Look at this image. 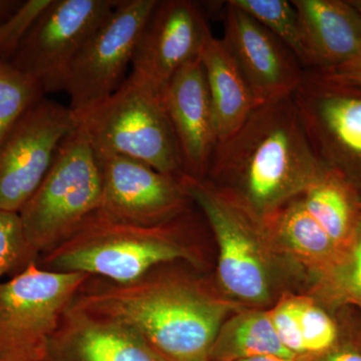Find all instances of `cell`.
Returning a JSON list of instances; mask_svg holds the SVG:
<instances>
[{"label":"cell","mask_w":361,"mask_h":361,"mask_svg":"<svg viewBox=\"0 0 361 361\" xmlns=\"http://www.w3.org/2000/svg\"><path fill=\"white\" fill-rule=\"evenodd\" d=\"M316 73L337 84L361 89V54L343 65L327 71H316Z\"/></svg>","instance_id":"83f0119b"},{"label":"cell","mask_w":361,"mask_h":361,"mask_svg":"<svg viewBox=\"0 0 361 361\" xmlns=\"http://www.w3.org/2000/svg\"><path fill=\"white\" fill-rule=\"evenodd\" d=\"M51 0H27L0 23V61H11Z\"/></svg>","instance_id":"d4e9b609"},{"label":"cell","mask_w":361,"mask_h":361,"mask_svg":"<svg viewBox=\"0 0 361 361\" xmlns=\"http://www.w3.org/2000/svg\"><path fill=\"white\" fill-rule=\"evenodd\" d=\"M217 121L219 142L234 135L257 108L236 59L223 39L211 35L201 52Z\"/></svg>","instance_id":"ac0fdd59"},{"label":"cell","mask_w":361,"mask_h":361,"mask_svg":"<svg viewBox=\"0 0 361 361\" xmlns=\"http://www.w3.org/2000/svg\"><path fill=\"white\" fill-rule=\"evenodd\" d=\"M75 114L97 157L123 156L182 176L179 147L160 97L128 77L110 97Z\"/></svg>","instance_id":"5b68a950"},{"label":"cell","mask_w":361,"mask_h":361,"mask_svg":"<svg viewBox=\"0 0 361 361\" xmlns=\"http://www.w3.org/2000/svg\"><path fill=\"white\" fill-rule=\"evenodd\" d=\"M212 35L199 2L158 0L135 49L129 77L161 99L173 77L201 56Z\"/></svg>","instance_id":"8fae6325"},{"label":"cell","mask_w":361,"mask_h":361,"mask_svg":"<svg viewBox=\"0 0 361 361\" xmlns=\"http://www.w3.org/2000/svg\"><path fill=\"white\" fill-rule=\"evenodd\" d=\"M236 361H297V360L296 358L280 357V356L275 355H259Z\"/></svg>","instance_id":"1f68e13d"},{"label":"cell","mask_w":361,"mask_h":361,"mask_svg":"<svg viewBox=\"0 0 361 361\" xmlns=\"http://www.w3.org/2000/svg\"><path fill=\"white\" fill-rule=\"evenodd\" d=\"M308 213L334 243L345 239L353 224V206L341 176L326 170L301 194Z\"/></svg>","instance_id":"ffe728a7"},{"label":"cell","mask_w":361,"mask_h":361,"mask_svg":"<svg viewBox=\"0 0 361 361\" xmlns=\"http://www.w3.org/2000/svg\"><path fill=\"white\" fill-rule=\"evenodd\" d=\"M103 195L99 160L84 130L63 140L49 173L20 215L32 258L65 241L99 211Z\"/></svg>","instance_id":"277c9868"},{"label":"cell","mask_w":361,"mask_h":361,"mask_svg":"<svg viewBox=\"0 0 361 361\" xmlns=\"http://www.w3.org/2000/svg\"><path fill=\"white\" fill-rule=\"evenodd\" d=\"M161 102L177 139L183 174L205 180L219 135L200 56L176 73Z\"/></svg>","instance_id":"9a60e30c"},{"label":"cell","mask_w":361,"mask_h":361,"mask_svg":"<svg viewBox=\"0 0 361 361\" xmlns=\"http://www.w3.org/2000/svg\"><path fill=\"white\" fill-rule=\"evenodd\" d=\"M118 0H51L9 63L44 94L63 90L71 61Z\"/></svg>","instance_id":"9c48e42d"},{"label":"cell","mask_w":361,"mask_h":361,"mask_svg":"<svg viewBox=\"0 0 361 361\" xmlns=\"http://www.w3.org/2000/svg\"><path fill=\"white\" fill-rule=\"evenodd\" d=\"M90 275L28 263L0 282V361H47L63 317Z\"/></svg>","instance_id":"8992f818"},{"label":"cell","mask_w":361,"mask_h":361,"mask_svg":"<svg viewBox=\"0 0 361 361\" xmlns=\"http://www.w3.org/2000/svg\"><path fill=\"white\" fill-rule=\"evenodd\" d=\"M192 258L170 222L137 225L96 212L65 241L45 252L39 267L129 283L161 263Z\"/></svg>","instance_id":"3957f363"},{"label":"cell","mask_w":361,"mask_h":361,"mask_svg":"<svg viewBox=\"0 0 361 361\" xmlns=\"http://www.w3.org/2000/svg\"><path fill=\"white\" fill-rule=\"evenodd\" d=\"M23 1L0 0V23L6 20L20 7Z\"/></svg>","instance_id":"4dcf8cb0"},{"label":"cell","mask_w":361,"mask_h":361,"mask_svg":"<svg viewBox=\"0 0 361 361\" xmlns=\"http://www.w3.org/2000/svg\"><path fill=\"white\" fill-rule=\"evenodd\" d=\"M75 128L70 106L44 97L18 118L0 142V210L20 212Z\"/></svg>","instance_id":"ba28073f"},{"label":"cell","mask_w":361,"mask_h":361,"mask_svg":"<svg viewBox=\"0 0 361 361\" xmlns=\"http://www.w3.org/2000/svg\"><path fill=\"white\" fill-rule=\"evenodd\" d=\"M314 361H361V353L351 348L337 349L320 355Z\"/></svg>","instance_id":"f1b7e54d"},{"label":"cell","mask_w":361,"mask_h":361,"mask_svg":"<svg viewBox=\"0 0 361 361\" xmlns=\"http://www.w3.org/2000/svg\"><path fill=\"white\" fill-rule=\"evenodd\" d=\"M292 99L320 163L337 175L361 177V89L305 70Z\"/></svg>","instance_id":"30bf717a"},{"label":"cell","mask_w":361,"mask_h":361,"mask_svg":"<svg viewBox=\"0 0 361 361\" xmlns=\"http://www.w3.org/2000/svg\"><path fill=\"white\" fill-rule=\"evenodd\" d=\"M301 336L305 353L323 355L334 348L337 338L336 324L326 313L306 299H297Z\"/></svg>","instance_id":"cb8c5ba5"},{"label":"cell","mask_w":361,"mask_h":361,"mask_svg":"<svg viewBox=\"0 0 361 361\" xmlns=\"http://www.w3.org/2000/svg\"><path fill=\"white\" fill-rule=\"evenodd\" d=\"M47 361L165 360L132 330L71 307Z\"/></svg>","instance_id":"e0dca14e"},{"label":"cell","mask_w":361,"mask_h":361,"mask_svg":"<svg viewBox=\"0 0 361 361\" xmlns=\"http://www.w3.org/2000/svg\"><path fill=\"white\" fill-rule=\"evenodd\" d=\"M353 286L356 292L361 296V234L356 245L353 256V275H351Z\"/></svg>","instance_id":"f546056e"},{"label":"cell","mask_w":361,"mask_h":361,"mask_svg":"<svg viewBox=\"0 0 361 361\" xmlns=\"http://www.w3.org/2000/svg\"><path fill=\"white\" fill-rule=\"evenodd\" d=\"M44 97L39 85L8 61H0V142L21 115Z\"/></svg>","instance_id":"603a6c76"},{"label":"cell","mask_w":361,"mask_h":361,"mask_svg":"<svg viewBox=\"0 0 361 361\" xmlns=\"http://www.w3.org/2000/svg\"><path fill=\"white\" fill-rule=\"evenodd\" d=\"M269 315L282 345L295 356L305 353L299 323L297 298L281 301L269 312Z\"/></svg>","instance_id":"4316f807"},{"label":"cell","mask_w":361,"mask_h":361,"mask_svg":"<svg viewBox=\"0 0 361 361\" xmlns=\"http://www.w3.org/2000/svg\"><path fill=\"white\" fill-rule=\"evenodd\" d=\"M266 220L274 225L287 245L303 257H324L336 245L322 226L306 210L302 197L300 199L294 197L288 203L270 214Z\"/></svg>","instance_id":"44dd1931"},{"label":"cell","mask_w":361,"mask_h":361,"mask_svg":"<svg viewBox=\"0 0 361 361\" xmlns=\"http://www.w3.org/2000/svg\"><path fill=\"white\" fill-rule=\"evenodd\" d=\"M326 170L290 97L257 106L234 135L218 144L207 174L216 184L206 183L246 215L267 218Z\"/></svg>","instance_id":"6da1fadb"},{"label":"cell","mask_w":361,"mask_h":361,"mask_svg":"<svg viewBox=\"0 0 361 361\" xmlns=\"http://www.w3.org/2000/svg\"><path fill=\"white\" fill-rule=\"evenodd\" d=\"M35 261L30 254L18 213L0 210V277L11 270H23Z\"/></svg>","instance_id":"484cf974"},{"label":"cell","mask_w":361,"mask_h":361,"mask_svg":"<svg viewBox=\"0 0 361 361\" xmlns=\"http://www.w3.org/2000/svg\"><path fill=\"white\" fill-rule=\"evenodd\" d=\"M349 2L355 7L356 11H357L361 16V0H350Z\"/></svg>","instance_id":"d6a6232c"},{"label":"cell","mask_w":361,"mask_h":361,"mask_svg":"<svg viewBox=\"0 0 361 361\" xmlns=\"http://www.w3.org/2000/svg\"><path fill=\"white\" fill-rule=\"evenodd\" d=\"M180 183L197 204L219 245V277L231 295L252 302L269 293L267 271L258 249L251 218L221 198L204 180L183 174Z\"/></svg>","instance_id":"7c38bea8"},{"label":"cell","mask_w":361,"mask_h":361,"mask_svg":"<svg viewBox=\"0 0 361 361\" xmlns=\"http://www.w3.org/2000/svg\"><path fill=\"white\" fill-rule=\"evenodd\" d=\"M224 40L236 59L256 106L292 97L305 68L278 37L241 9L225 2Z\"/></svg>","instance_id":"5bb4252c"},{"label":"cell","mask_w":361,"mask_h":361,"mask_svg":"<svg viewBox=\"0 0 361 361\" xmlns=\"http://www.w3.org/2000/svg\"><path fill=\"white\" fill-rule=\"evenodd\" d=\"M157 4L158 0H118L113 13L82 45L63 82L73 113L99 103L123 85Z\"/></svg>","instance_id":"52a82bcc"},{"label":"cell","mask_w":361,"mask_h":361,"mask_svg":"<svg viewBox=\"0 0 361 361\" xmlns=\"http://www.w3.org/2000/svg\"><path fill=\"white\" fill-rule=\"evenodd\" d=\"M259 355L296 358L282 345L269 313L250 311L223 324L214 341L210 361H236Z\"/></svg>","instance_id":"d6986e66"},{"label":"cell","mask_w":361,"mask_h":361,"mask_svg":"<svg viewBox=\"0 0 361 361\" xmlns=\"http://www.w3.org/2000/svg\"><path fill=\"white\" fill-rule=\"evenodd\" d=\"M103 195L99 211L132 224H163L186 208L189 198L179 176L159 172L123 156L97 157Z\"/></svg>","instance_id":"4fadbf2b"},{"label":"cell","mask_w":361,"mask_h":361,"mask_svg":"<svg viewBox=\"0 0 361 361\" xmlns=\"http://www.w3.org/2000/svg\"><path fill=\"white\" fill-rule=\"evenodd\" d=\"M278 37L303 66V47L295 7L287 0H229ZM304 68V66H303Z\"/></svg>","instance_id":"7402d4cb"},{"label":"cell","mask_w":361,"mask_h":361,"mask_svg":"<svg viewBox=\"0 0 361 361\" xmlns=\"http://www.w3.org/2000/svg\"><path fill=\"white\" fill-rule=\"evenodd\" d=\"M71 308L132 330L165 361L209 357L230 310L193 282L149 273L129 283L84 286Z\"/></svg>","instance_id":"7a4b0ae2"},{"label":"cell","mask_w":361,"mask_h":361,"mask_svg":"<svg viewBox=\"0 0 361 361\" xmlns=\"http://www.w3.org/2000/svg\"><path fill=\"white\" fill-rule=\"evenodd\" d=\"M291 2L298 16L305 70H330L360 56L361 16L350 2Z\"/></svg>","instance_id":"2e32d148"},{"label":"cell","mask_w":361,"mask_h":361,"mask_svg":"<svg viewBox=\"0 0 361 361\" xmlns=\"http://www.w3.org/2000/svg\"><path fill=\"white\" fill-rule=\"evenodd\" d=\"M191 361H210V360H209V357H202L199 358V360H195Z\"/></svg>","instance_id":"836d02e7"}]
</instances>
